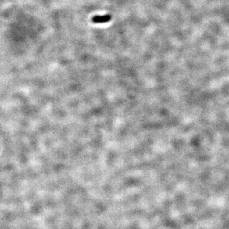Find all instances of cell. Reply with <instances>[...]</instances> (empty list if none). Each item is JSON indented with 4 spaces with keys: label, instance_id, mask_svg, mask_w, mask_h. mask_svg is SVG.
Segmentation results:
<instances>
[{
    "label": "cell",
    "instance_id": "obj_1",
    "mask_svg": "<svg viewBox=\"0 0 229 229\" xmlns=\"http://www.w3.org/2000/svg\"><path fill=\"white\" fill-rule=\"evenodd\" d=\"M111 19H112V16H111V15L107 14L102 16H95L92 17V21L94 23H95V24H102V23H108V22H109Z\"/></svg>",
    "mask_w": 229,
    "mask_h": 229
}]
</instances>
